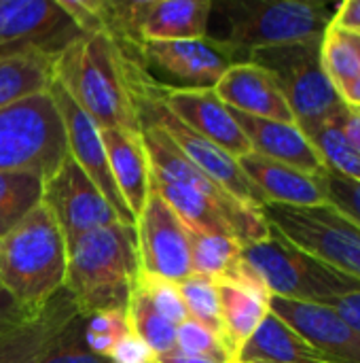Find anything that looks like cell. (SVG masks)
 <instances>
[{"instance_id": "obj_1", "label": "cell", "mask_w": 360, "mask_h": 363, "mask_svg": "<svg viewBox=\"0 0 360 363\" xmlns=\"http://www.w3.org/2000/svg\"><path fill=\"white\" fill-rule=\"evenodd\" d=\"M136 64L140 62L106 30H98L81 34L53 60V79L100 130L119 128L140 134L132 87Z\"/></svg>"}, {"instance_id": "obj_2", "label": "cell", "mask_w": 360, "mask_h": 363, "mask_svg": "<svg viewBox=\"0 0 360 363\" xmlns=\"http://www.w3.org/2000/svg\"><path fill=\"white\" fill-rule=\"evenodd\" d=\"M66 253L64 287L81 315L127 311L140 272L136 225L117 221L81 234L66 245Z\"/></svg>"}, {"instance_id": "obj_3", "label": "cell", "mask_w": 360, "mask_h": 363, "mask_svg": "<svg viewBox=\"0 0 360 363\" xmlns=\"http://www.w3.org/2000/svg\"><path fill=\"white\" fill-rule=\"evenodd\" d=\"M66 240L40 202L0 238V287L28 313L38 315L66 283Z\"/></svg>"}, {"instance_id": "obj_4", "label": "cell", "mask_w": 360, "mask_h": 363, "mask_svg": "<svg viewBox=\"0 0 360 363\" xmlns=\"http://www.w3.org/2000/svg\"><path fill=\"white\" fill-rule=\"evenodd\" d=\"M242 259L272 298L331 308L344 296L360 291L359 279L295 247L272 225L263 240L242 247Z\"/></svg>"}, {"instance_id": "obj_5", "label": "cell", "mask_w": 360, "mask_h": 363, "mask_svg": "<svg viewBox=\"0 0 360 363\" xmlns=\"http://www.w3.org/2000/svg\"><path fill=\"white\" fill-rule=\"evenodd\" d=\"M337 6L308 0H221L212 11L221 13L227 36L246 60L257 49L280 47L323 38L331 28Z\"/></svg>"}, {"instance_id": "obj_6", "label": "cell", "mask_w": 360, "mask_h": 363, "mask_svg": "<svg viewBox=\"0 0 360 363\" xmlns=\"http://www.w3.org/2000/svg\"><path fill=\"white\" fill-rule=\"evenodd\" d=\"M320 45L323 38H314L257 49L248 60L274 77L295 117V123L308 138L346 108L339 91L323 68Z\"/></svg>"}, {"instance_id": "obj_7", "label": "cell", "mask_w": 360, "mask_h": 363, "mask_svg": "<svg viewBox=\"0 0 360 363\" xmlns=\"http://www.w3.org/2000/svg\"><path fill=\"white\" fill-rule=\"evenodd\" d=\"M68 155L64 121L49 91L0 108V172H34L47 181Z\"/></svg>"}, {"instance_id": "obj_8", "label": "cell", "mask_w": 360, "mask_h": 363, "mask_svg": "<svg viewBox=\"0 0 360 363\" xmlns=\"http://www.w3.org/2000/svg\"><path fill=\"white\" fill-rule=\"evenodd\" d=\"M149 72L142 64L134 66L132 74V87H134V98H136V111H138V121L140 125H155L168 138L178 147V151L195 166L199 168L208 179H212L221 189H225L229 196L240 200L242 204L261 211L265 204L263 196L259 189L250 183V179L244 174L240 168V162L216 147L214 143L202 138L193 130H189L182 121H178L166 106L163 102L151 91L149 87Z\"/></svg>"}, {"instance_id": "obj_9", "label": "cell", "mask_w": 360, "mask_h": 363, "mask_svg": "<svg viewBox=\"0 0 360 363\" xmlns=\"http://www.w3.org/2000/svg\"><path fill=\"white\" fill-rule=\"evenodd\" d=\"M261 215L295 247L360 281V225L331 204L295 208L263 204Z\"/></svg>"}, {"instance_id": "obj_10", "label": "cell", "mask_w": 360, "mask_h": 363, "mask_svg": "<svg viewBox=\"0 0 360 363\" xmlns=\"http://www.w3.org/2000/svg\"><path fill=\"white\" fill-rule=\"evenodd\" d=\"M81 34L57 0H0V60L25 53L55 60Z\"/></svg>"}, {"instance_id": "obj_11", "label": "cell", "mask_w": 360, "mask_h": 363, "mask_svg": "<svg viewBox=\"0 0 360 363\" xmlns=\"http://www.w3.org/2000/svg\"><path fill=\"white\" fill-rule=\"evenodd\" d=\"M140 132H142V143H144V151L149 157V168L157 170L166 177H172L176 181L189 183L195 189L210 196L212 200H216L219 206L225 211V215L231 223L233 236L238 238V242L242 247L259 242L269 234V225L265 223L261 211H255V208L242 204L240 200L229 196L225 189H221L212 179H208L199 168H195L178 151V147L168 138V134H163L159 128L146 125V123L140 125Z\"/></svg>"}, {"instance_id": "obj_12", "label": "cell", "mask_w": 360, "mask_h": 363, "mask_svg": "<svg viewBox=\"0 0 360 363\" xmlns=\"http://www.w3.org/2000/svg\"><path fill=\"white\" fill-rule=\"evenodd\" d=\"M136 238L142 272L176 285L193 274L191 232L153 189L136 219Z\"/></svg>"}, {"instance_id": "obj_13", "label": "cell", "mask_w": 360, "mask_h": 363, "mask_svg": "<svg viewBox=\"0 0 360 363\" xmlns=\"http://www.w3.org/2000/svg\"><path fill=\"white\" fill-rule=\"evenodd\" d=\"M142 66H153L178 81L185 87L214 89L223 74L240 62H248L229 43L204 36L191 40H146L138 49Z\"/></svg>"}, {"instance_id": "obj_14", "label": "cell", "mask_w": 360, "mask_h": 363, "mask_svg": "<svg viewBox=\"0 0 360 363\" xmlns=\"http://www.w3.org/2000/svg\"><path fill=\"white\" fill-rule=\"evenodd\" d=\"M42 204L49 208L55 223L59 225L66 245L79 238L81 234L119 221L112 206L70 155L45 181Z\"/></svg>"}, {"instance_id": "obj_15", "label": "cell", "mask_w": 360, "mask_h": 363, "mask_svg": "<svg viewBox=\"0 0 360 363\" xmlns=\"http://www.w3.org/2000/svg\"><path fill=\"white\" fill-rule=\"evenodd\" d=\"M149 87L178 121H182L202 138L214 143L236 160L252 153V147L233 119L231 108L216 96L212 87H172L155 83L153 77H149Z\"/></svg>"}, {"instance_id": "obj_16", "label": "cell", "mask_w": 360, "mask_h": 363, "mask_svg": "<svg viewBox=\"0 0 360 363\" xmlns=\"http://www.w3.org/2000/svg\"><path fill=\"white\" fill-rule=\"evenodd\" d=\"M49 96H51L53 104L57 106L59 117L64 121L70 157L93 181V185L100 189V194L106 198V202L117 213L119 221L125 225H136L134 215L129 213L127 204L123 202V198L115 185V179H112V172L108 166V157H106V149H104L100 128L95 125V121L70 98V94L64 89V85L55 79L49 85Z\"/></svg>"}, {"instance_id": "obj_17", "label": "cell", "mask_w": 360, "mask_h": 363, "mask_svg": "<svg viewBox=\"0 0 360 363\" xmlns=\"http://www.w3.org/2000/svg\"><path fill=\"white\" fill-rule=\"evenodd\" d=\"M269 313L335 363H360V334L333 308L269 298Z\"/></svg>"}, {"instance_id": "obj_18", "label": "cell", "mask_w": 360, "mask_h": 363, "mask_svg": "<svg viewBox=\"0 0 360 363\" xmlns=\"http://www.w3.org/2000/svg\"><path fill=\"white\" fill-rule=\"evenodd\" d=\"M216 291L223 321V345L236 359L242 347L269 315L272 296L257 274L244 264V259H240L229 279L216 283Z\"/></svg>"}, {"instance_id": "obj_19", "label": "cell", "mask_w": 360, "mask_h": 363, "mask_svg": "<svg viewBox=\"0 0 360 363\" xmlns=\"http://www.w3.org/2000/svg\"><path fill=\"white\" fill-rule=\"evenodd\" d=\"M233 119L246 134L252 153L263 155L267 160L293 166L306 174L320 177L327 166L310 138L301 132L297 123H284V121H272L261 119L252 115H244L240 111L231 108Z\"/></svg>"}, {"instance_id": "obj_20", "label": "cell", "mask_w": 360, "mask_h": 363, "mask_svg": "<svg viewBox=\"0 0 360 363\" xmlns=\"http://www.w3.org/2000/svg\"><path fill=\"white\" fill-rule=\"evenodd\" d=\"M214 91L229 108L244 115L295 123V117L274 77L252 62L233 64L216 83Z\"/></svg>"}, {"instance_id": "obj_21", "label": "cell", "mask_w": 360, "mask_h": 363, "mask_svg": "<svg viewBox=\"0 0 360 363\" xmlns=\"http://www.w3.org/2000/svg\"><path fill=\"white\" fill-rule=\"evenodd\" d=\"M244 174L259 189L265 204H282L295 208H314L329 204L320 177L306 174L293 166L248 153L238 160Z\"/></svg>"}, {"instance_id": "obj_22", "label": "cell", "mask_w": 360, "mask_h": 363, "mask_svg": "<svg viewBox=\"0 0 360 363\" xmlns=\"http://www.w3.org/2000/svg\"><path fill=\"white\" fill-rule=\"evenodd\" d=\"M76 315L72 296L62 287L38 315L0 334V363H38L53 338Z\"/></svg>"}, {"instance_id": "obj_23", "label": "cell", "mask_w": 360, "mask_h": 363, "mask_svg": "<svg viewBox=\"0 0 360 363\" xmlns=\"http://www.w3.org/2000/svg\"><path fill=\"white\" fill-rule=\"evenodd\" d=\"M100 136L115 185L134 219H138L151 194V168L142 143V132L136 134L119 128H104L100 130Z\"/></svg>"}, {"instance_id": "obj_24", "label": "cell", "mask_w": 360, "mask_h": 363, "mask_svg": "<svg viewBox=\"0 0 360 363\" xmlns=\"http://www.w3.org/2000/svg\"><path fill=\"white\" fill-rule=\"evenodd\" d=\"M151 189L178 215V219L187 225L189 232L233 236L231 223L219 202L195 189L193 185L151 170Z\"/></svg>"}, {"instance_id": "obj_25", "label": "cell", "mask_w": 360, "mask_h": 363, "mask_svg": "<svg viewBox=\"0 0 360 363\" xmlns=\"http://www.w3.org/2000/svg\"><path fill=\"white\" fill-rule=\"evenodd\" d=\"M236 363H335L276 315H267L238 353Z\"/></svg>"}, {"instance_id": "obj_26", "label": "cell", "mask_w": 360, "mask_h": 363, "mask_svg": "<svg viewBox=\"0 0 360 363\" xmlns=\"http://www.w3.org/2000/svg\"><path fill=\"white\" fill-rule=\"evenodd\" d=\"M51 81L53 60L47 55L25 53L0 60V108L49 91Z\"/></svg>"}, {"instance_id": "obj_27", "label": "cell", "mask_w": 360, "mask_h": 363, "mask_svg": "<svg viewBox=\"0 0 360 363\" xmlns=\"http://www.w3.org/2000/svg\"><path fill=\"white\" fill-rule=\"evenodd\" d=\"M242 259V245L229 234L191 232V268L193 274L210 279L212 283L225 281Z\"/></svg>"}, {"instance_id": "obj_28", "label": "cell", "mask_w": 360, "mask_h": 363, "mask_svg": "<svg viewBox=\"0 0 360 363\" xmlns=\"http://www.w3.org/2000/svg\"><path fill=\"white\" fill-rule=\"evenodd\" d=\"M42 187L34 172H0V238L42 202Z\"/></svg>"}, {"instance_id": "obj_29", "label": "cell", "mask_w": 360, "mask_h": 363, "mask_svg": "<svg viewBox=\"0 0 360 363\" xmlns=\"http://www.w3.org/2000/svg\"><path fill=\"white\" fill-rule=\"evenodd\" d=\"M127 321L132 334H136L155 355L176 351V325L163 319L138 287L134 289L127 306Z\"/></svg>"}, {"instance_id": "obj_30", "label": "cell", "mask_w": 360, "mask_h": 363, "mask_svg": "<svg viewBox=\"0 0 360 363\" xmlns=\"http://www.w3.org/2000/svg\"><path fill=\"white\" fill-rule=\"evenodd\" d=\"M320 60L327 77L331 79L337 91H342L350 81L360 77V55L352 38L333 26L323 36Z\"/></svg>"}, {"instance_id": "obj_31", "label": "cell", "mask_w": 360, "mask_h": 363, "mask_svg": "<svg viewBox=\"0 0 360 363\" xmlns=\"http://www.w3.org/2000/svg\"><path fill=\"white\" fill-rule=\"evenodd\" d=\"M310 143L323 157L327 170H331L344 179L360 181V155L346 140L344 132L337 128L335 121H329L323 128H318L310 136Z\"/></svg>"}, {"instance_id": "obj_32", "label": "cell", "mask_w": 360, "mask_h": 363, "mask_svg": "<svg viewBox=\"0 0 360 363\" xmlns=\"http://www.w3.org/2000/svg\"><path fill=\"white\" fill-rule=\"evenodd\" d=\"M178 291L189 311V317L199 321L202 325H206L223 342V321H221V304H219L216 283H212L210 279L191 274L189 279L178 283Z\"/></svg>"}, {"instance_id": "obj_33", "label": "cell", "mask_w": 360, "mask_h": 363, "mask_svg": "<svg viewBox=\"0 0 360 363\" xmlns=\"http://www.w3.org/2000/svg\"><path fill=\"white\" fill-rule=\"evenodd\" d=\"M85 315H76L53 338L38 363H112L108 357L95 355L85 342Z\"/></svg>"}, {"instance_id": "obj_34", "label": "cell", "mask_w": 360, "mask_h": 363, "mask_svg": "<svg viewBox=\"0 0 360 363\" xmlns=\"http://www.w3.org/2000/svg\"><path fill=\"white\" fill-rule=\"evenodd\" d=\"M127 311H106L89 315L85 321V342L87 347L102 357H108L112 349L129 334Z\"/></svg>"}, {"instance_id": "obj_35", "label": "cell", "mask_w": 360, "mask_h": 363, "mask_svg": "<svg viewBox=\"0 0 360 363\" xmlns=\"http://www.w3.org/2000/svg\"><path fill=\"white\" fill-rule=\"evenodd\" d=\"M136 287L151 300L155 311L163 319H168L172 325L178 328L180 323H185L189 319V311L182 302V296L178 291L176 283H170L166 279H159V277H153V274H146L140 270Z\"/></svg>"}, {"instance_id": "obj_36", "label": "cell", "mask_w": 360, "mask_h": 363, "mask_svg": "<svg viewBox=\"0 0 360 363\" xmlns=\"http://www.w3.org/2000/svg\"><path fill=\"white\" fill-rule=\"evenodd\" d=\"M176 349L195 357H210L221 362H236L233 355L223 347L216 334H212L206 325L195 319H187L176 328Z\"/></svg>"}, {"instance_id": "obj_37", "label": "cell", "mask_w": 360, "mask_h": 363, "mask_svg": "<svg viewBox=\"0 0 360 363\" xmlns=\"http://www.w3.org/2000/svg\"><path fill=\"white\" fill-rule=\"evenodd\" d=\"M320 181L329 204L360 225V181L344 179L331 170H325Z\"/></svg>"}, {"instance_id": "obj_38", "label": "cell", "mask_w": 360, "mask_h": 363, "mask_svg": "<svg viewBox=\"0 0 360 363\" xmlns=\"http://www.w3.org/2000/svg\"><path fill=\"white\" fill-rule=\"evenodd\" d=\"M108 359L112 363H157V355L136 334L129 332L123 340H119Z\"/></svg>"}, {"instance_id": "obj_39", "label": "cell", "mask_w": 360, "mask_h": 363, "mask_svg": "<svg viewBox=\"0 0 360 363\" xmlns=\"http://www.w3.org/2000/svg\"><path fill=\"white\" fill-rule=\"evenodd\" d=\"M34 315H28L2 287H0V334L21 325L23 321L32 319Z\"/></svg>"}, {"instance_id": "obj_40", "label": "cell", "mask_w": 360, "mask_h": 363, "mask_svg": "<svg viewBox=\"0 0 360 363\" xmlns=\"http://www.w3.org/2000/svg\"><path fill=\"white\" fill-rule=\"evenodd\" d=\"M333 121L344 132L352 149L360 155V106H346Z\"/></svg>"}, {"instance_id": "obj_41", "label": "cell", "mask_w": 360, "mask_h": 363, "mask_svg": "<svg viewBox=\"0 0 360 363\" xmlns=\"http://www.w3.org/2000/svg\"><path fill=\"white\" fill-rule=\"evenodd\" d=\"M331 26L348 34H360V0H348L339 4Z\"/></svg>"}, {"instance_id": "obj_42", "label": "cell", "mask_w": 360, "mask_h": 363, "mask_svg": "<svg viewBox=\"0 0 360 363\" xmlns=\"http://www.w3.org/2000/svg\"><path fill=\"white\" fill-rule=\"evenodd\" d=\"M354 332L360 334V291L356 294H350V296H344L342 300H337L333 306H331Z\"/></svg>"}, {"instance_id": "obj_43", "label": "cell", "mask_w": 360, "mask_h": 363, "mask_svg": "<svg viewBox=\"0 0 360 363\" xmlns=\"http://www.w3.org/2000/svg\"><path fill=\"white\" fill-rule=\"evenodd\" d=\"M157 363H236V362H221V359H210V357H195L180 353L178 349L166 355H157Z\"/></svg>"}, {"instance_id": "obj_44", "label": "cell", "mask_w": 360, "mask_h": 363, "mask_svg": "<svg viewBox=\"0 0 360 363\" xmlns=\"http://www.w3.org/2000/svg\"><path fill=\"white\" fill-rule=\"evenodd\" d=\"M342 100L346 106H360V77H356L354 81H350L342 91H339Z\"/></svg>"}, {"instance_id": "obj_45", "label": "cell", "mask_w": 360, "mask_h": 363, "mask_svg": "<svg viewBox=\"0 0 360 363\" xmlns=\"http://www.w3.org/2000/svg\"><path fill=\"white\" fill-rule=\"evenodd\" d=\"M348 34V32H346ZM350 38H352V43H354V47H356V51H359L360 55V34H348Z\"/></svg>"}]
</instances>
